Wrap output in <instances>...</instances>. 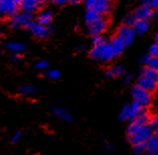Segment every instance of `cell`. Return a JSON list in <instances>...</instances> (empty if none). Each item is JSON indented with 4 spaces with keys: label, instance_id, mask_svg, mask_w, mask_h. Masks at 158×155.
<instances>
[{
    "label": "cell",
    "instance_id": "6da1fadb",
    "mask_svg": "<svg viewBox=\"0 0 158 155\" xmlns=\"http://www.w3.org/2000/svg\"><path fill=\"white\" fill-rule=\"evenodd\" d=\"M131 94H132L134 101L138 103L141 107L147 108L152 103V95L151 93L143 90L138 86H134L131 89Z\"/></svg>",
    "mask_w": 158,
    "mask_h": 155
},
{
    "label": "cell",
    "instance_id": "7a4b0ae2",
    "mask_svg": "<svg viewBox=\"0 0 158 155\" xmlns=\"http://www.w3.org/2000/svg\"><path fill=\"white\" fill-rule=\"evenodd\" d=\"M32 22V15L31 13L27 12H20L17 13L15 16L9 18L8 25L11 29H17L21 26L23 27H27V26Z\"/></svg>",
    "mask_w": 158,
    "mask_h": 155
},
{
    "label": "cell",
    "instance_id": "3957f363",
    "mask_svg": "<svg viewBox=\"0 0 158 155\" xmlns=\"http://www.w3.org/2000/svg\"><path fill=\"white\" fill-rule=\"evenodd\" d=\"M152 133L153 131L148 125L141 126L138 128V130L134 134L129 135V142L132 145L137 144V143H145L152 135Z\"/></svg>",
    "mask_w": 158,
    "mask_h": 155
},
{
    "label": "cell",
    "instance_id": "277c9868",
    "mask_svg": "<svg viewBox=\"0 0 158 155\" xmlns=\"http://www.w3.org/2000/svg\"><path fill=\"white\" fill-rule=\"evenodd\" d=\"M107 26H108L107 19L104 16H101L98 19H96V20H94L93 22L88 23L87 31L92 36H100V34H102L107 29Z\"/></svg>",
    "mask_w": 158,
    "mask_h": 155
},
{
    "label": "cell",
    "instance_id": "5b68a950",
    "mask_svg": "<svg viewBox=\"0 0 158 155\" xmlns=\"http://www.w3.org/2000/svg\"><path fill=\"white\" fill-rule=\"evenodd\" d=\"M28 31L32 34L33 36H36L38 38H45L49 36V33L52 31V27L49 26L41 25L40 23L37 21H32L27 26Z\"/></svg>",
    "mask_w": 158,
    "mask_h": 155
},
{
    "label": "cell",
    "instance_id": "8992f818",
    "mask_svg": "<svg viewBox=\"0 0 158 155\" xmlns=\"http://www.w3.org/2000/svg\"><path fill=\"white\" fill-rule=\"evenodd\" d=\"M0 9H1L2 14L9 18L15 16L18 13V5L13 0H1Z\"/></svg>",
    "mask_w": 158,
    "mask_h": 155
},
{
    "label": "cell",
    "instance_id": "52a82bcc",
    "mask_svg": "<svg viewBox=\"0 0 158 155\" xmlns=\"http://www.w3.org/2000/svg\"><path fill=\"white\" fill-rule=\"evenodd\" d=\"M116 36L118 38H120V40L125 44V45H129V44H131V42H132L134 40L135 32L132 27L122 25L121 27H119V29L117 30Z\"/></svg>",
    "mask_w": 158,
    "mask_h": 155
},
{
    "label": "cell",
    "instance_id": "ba28073f",
    "mask_svg": "<svg viewBox=\"0 0 158 155\" xmlns=\"http://www.w3.org/2000/svg\"><path fill=\"white\" fill-rule=\"evenodd\" d=\"M91 9L103 16V15L110 13L112 9V2L111 0H94Z\"/></svg>",
    "mask_w": 158,
    "mask_h": 155
},
{
    "label": "cell",
    "instance_id": "9c48e42d",
    "mask_svg": "<svg viewBox=\"0 0 158 155\" xmlns=\"http://www.w3.org/2000/svg\"><path fill=\"white\" fill-rule=\"evenodd\" d=\"M153 11L154 10L150 8V7L141 5L138 7V8L135 9L132 14L134 15L136 20H147L148 21V19L152 17Z\"/></svg>",
    "mask_w": 158,
    "mask_h": 155
},
{
    "label": "cell",
    "instance_id": "30bf717a",
    "mask_svg": "<svg viewBox=\"0 0 158 155\" xmlns=\"http://www.w3.org/2000/svg\"><path fill=\"white\" fill-rule=\"evenodd\" d=\"M116 57L114 53V50L112 48L110 42H105L102 44L101 48V52H100V60L103 61H110Z\"/></svg>",
    "mask_w": 158,
    "mask_h": 155
},
{
    "label": "cell",
    "instance_id": "8fae6325",
    "mask_svg": "<svg viewBox=\"0 0 158 155\" xmlns=\"http://www.w3.org/2000/svg\"><path fill=\"white\" fill-rule=\"evenodd\" d=\"M137 86L139 87V88H141V89H143V90H145V91L151 93V92L156 90L157 82L140 76L139 79L137 80Z\"/></svg>",
    "mask_w": 158,
    "mask_h": 155
},
{
    "label": "cell",
    "instance_id": "7c38bea8",
    "mask_svg": "<svg viewBox=\"0 0 158 155\" xmlns=\"http://www.w3.org/2000/svg\"><path fill=\"white\" fill-rule=\"evenodd\" d=\"M146 152L148 155H156L158 151V135L157 133H152L149 139L145 142Z\"/></svg>",
    "mask_w": 158,
    "mask_h": 155
},
{
    "label": "cell",
    "instance_id": "4fadbf2b",
    "mask_svg": "<svg viewBox=\"0 0 158 155\" xmlns=\"http://www.w3.org/2000/svg\"><path fill=\"white\" fill-rule=\"evenodd\" d=\"M52 19V13L51 9H45L42 10L41 12L38 14L37 16V22L40 23L41 25L48 26V24L51 23Z\"/></svg>",
    "mask_w": 158,
    "mask_h": 155
},
{
    "label": "cell",
    "instance_id": "5bb4252c",
    "mask_svg": "<svg viewBox=\"0 0 158 155\" xmlns=\"http://www.w3.org/2000/svg\"><path fill=\"white\" fill-rule=\"evenodd\" d=\"M110 44L112 46V48L114 50L115 56H120L121 53L123 52V50L125 48V44L123 42L120 38H118L117 36H115L113 40H111Z\"/></svg>",
    "mask_w": 158,
    "mask_h": 155
},
{
    "label": "cell",
    "instance_id": "9a60e30c",
    "mask_svg": "<svg viewBox=\"0 0 158 155\" xmlns=\"http://www.w3.org/2000/svg\"><path fill=\"white\" fill-rule=\"evenodd\" d=\"M135 33L137 34H142L145 33L149 28V22L147 20H136L132 26Z\"/></svg>",
    "mask_w": 158,
    "mask_h": 155
},
{
    "label": "cell",
    "instance_id": "2e32d148",
    "mask_svg": "<svg viewBox=\"0 0 158 155\" xmlns=\"http://www.w3.org/2000/svg\"><path fill=\"white\" fill-rule=\"evenodd\" d=\"M20 8L22 9L23 12H27V13H31L33 11H35L38 9L36 2L34 0H23L20 4Z\"/></svg>",
    "mask_w": 158,
    "mask_h": 155
},
{
    "label": "cell",
    "instance_id": "e0dca14e",
    "mask_svg": "<svg viewBox=\"0 0 158 155\" xmlns=\"http://www.w3.org/2000/svg\"><path fill=\"white\" fill-rule=\"evenodd\" d=\"M52 113L59 119L63 120V121H65V122H71L72 121L71 114L69 113L67 110L63 109V108H53Z\"/></svg>",
    "mask_w": 158,
    "mask_h": 155
},
{
    "label": "cell",
    "instance_id": "ac0fdd59",
    "mask_svg": "<svg viewBox=\"0 0 158 155\" xmlns=\"http://www.w3.org/2000/svg\"><path fill=\"white\" fill-rule=\"evenodd\" d=\"M4 46L13 53H19L25 49V44L22 42H7Z\"/></svg>",
    "mask_w": 158,
    "mask_h": 155
},
{
    "label": "cell",
    "instance_id": "d6986e66",
    "mask_svg": "<svg viewBox=\"0 0 158 155\" xmlns=\"http://www.w3.org/2000/svg\"><path fill=\"white\" fill-rule=\"evenodd\" d=\"M141 108H143V107H141L139 104L136 103L135 101H133V103L131 104V105H129V120L130 121H134V120L136 119Z\"/></svg>",
    "mask_w": 158,
    "mask_h": 155
},
{
    "label": "cell",
    "instance_id": "ffe728a7",
    "mask_svg": "<svg viewBox=\"0 0 158 155\" xmlns=\"http://www.w3.org/2000/svg\"><path fill=\"white\" fill-rule=\"evenodd\" d=\"M124 73V68L120 65H114V67L110 68L106 73V76L108 78H114V77H119Z\"/></svg>",
    "mask_w": 158,
    "mask_h": 155
},
{
    "label": "cell",
    "instance_id": "44dd1931",
    "mask_svg": "<svg viewBox=\"0 0 158 155\" xmlns=\"http://www.w3.org/2000/svg\"><path fill=\"white\" fill-rule=\"evenodd\" d=\"M141 77L147 78V79L155 81V82H157V81H158V73H157V72L153 71V69H150L148 68H143V69H141Z\"/></svg>",
    "mask_w": 158,
    "mask_h": 155
},
{
    "label": "cell",
    "instance_id": "7402d4cb",
    "mask_svg": "<svg viewBox=\"0 0 158 155\" xmlns=\"http://www.w3.org/2000/svg\"><path fill=\"white\" fill-rule=\"evenodd\" d=\"M18 91L20 94L25 95V96H31L35 93V88L30 86V85H22L19 87Z\"/></svg>",
    "mask_w": 158,
    "mask_h": 155
},
{
    "label": "cell",
    "instance_id": "603a6c76",
    "mask_svg": "<svg viewBox=\"0 0 158 155\" xmlns=\"http://www.w3.org/2000/svg\"><path fill=\"white\" fill-rule=\"evenodd\" d=\"M102 15H100L98 12H96V11L92 10V9H89V10H87L86 15H85V19H86L87 23H90V22H93L94 20H96V19H98Z\"/></svg>",
    "mask_w": 158,
    "mask_h": 155
},
{
    "label": "cell",
    "instance_id": "cb8c5ba5",
    "mask_svg": "<svg viewBox=\"0 0 158 155\" xmlns=\"http://www.w3.org/2000/svg\"><path fill=\"white\" fill-rule=\"evenodd\" d=\"M133 151H134V153H136L138 155L144 154L146 152V144L145 143H137V144H134Z\"/></svg>",
    "mask_w": 158,
    "mask_h": 155
},
{
    "label": "cell",
    "instance_id": "d4e9b609",
    "mask_svg": "<svg viewBox=\"0 0 158 155\" xmlns=\"http://www.w3.org/2000/svg\"><path fill=\"white\" fill-rule=\"evenodd\" d=\"M135 21H136V19H135L133 14H127L126 16L124 17V19H123V25L132 27V26L134 25Z\"/></svg>",
    "mask_w": 158,
    "mask_h": 155
},
{
    "label": "cell",
    "instance_id": "484cf974",
    "mask_svg": "<svg viewBox=\"0 0 158 155\" xmlns=\"http://www.w3.org/2000/svg\"><path fill=\"white\" fill-rule=\"evenodd\" d=\"M119 119L121 121H127V120H129V105H125L122 108L120 114H119Z\"/></svg>",
    "mask_w": 158,
    "mask_h": 155
},
{
    "label": "cell",
    "instance_id": "4316f807",
    "mask_svg": "<svg viewBox=\"0 0 158 155\" xmlns=\"http://www.w3.org/2000/svg\"><path fill=\"white\" fill-rule=\"evenodd\" d=\"M105 42H106V38L104 37L102 34H100V36H93V40H92L93 46L101 45L103 44H105Z\"/></svg>",
    "mask_w": 158,
    "mask_h": 155
},
{
    "label": "cell",
    "instance_id": "83f0119b",
    "mask_svg": "<svg viewBox=\"0 0 158 155\" xmlns=\"http://www.w3.org/2000/svg\"><path fill=\"white\" fill-rule=\"evenodd\" d=\"M60 72L57 69H48V72H45V76L51 80H57L60 78Z\"/></svg>",
    "mask_w": 158,
    "mask_h": 155
},
{
    "label": "cell",
    "instance_id": "f1b7e54d",
    "mask_svg": "<svg viewBox=\"0 0 158 155\" xmlns=\"http://www.w3.org/2000/svg\"><path fill=\"white\" fill-rule=\"evenodd\" d=\"M142 5L150 7L151 9H155L158 5V0H142Z\"/></svg>",
    "mask_w": 158,
    "mask_h": 155
},
{
    "label": "cell",
    "instance_id": "f546056e",
    "mask_svg": "<svg viewBox=\"0 0 158 155\" xmlns=\"http://www.w3.org/2000/svg\"><path fill=\"white\" fill-rule=\"evenodd\" d=\"M149 127L151 128V130L154 133H156V131L158 130V118L156 115H154L151 117V121H150Z\"/></svg>",
    "mask_w": 158,
    "mask_h": 155
},
{
    "label": "cell",
    "instance_id": "4dcf8cb0",
    "mask_svg": "<svg viewBox=\"0 0 158 155\" xmlns=\"http://www.w3.org/2000/svg\"><path fill=\"white\" fill-rule=\"evenodd\" d=\"M148 55L153 57H157V55H158V44H157V41H154V44L151 46H150V48L148 50Z\"/></svg>",
    "mask_w": 158,
    "mask_h": 155
},
{
    "label": "cell",
    "instance_id": "1f68e13d",
    "mask_svg": "<svg viewBox=\"0 0 158 155\" xmlns=\"http://www.w3.org/2000/svg\"><path fill=\"white\" fill-rule=\"evenodd\" d=\"M146 68L157 72V69H158V59L157 57H152V60L149 61V64L146 65Z\"/></svg>",
    "mask_w": 158,
    "mask_h": 155
},
{
    "label": "cell",
    "instance_id": "d6a6232c",
    "mask_svg": "<svg viewBox=\"0 0 158 155\" xmlns=\"http://www.w3.org/2000/svg\"><path fill=\"white\" fill-rule=\"evenodd\" d=\"M48 67V63L47 61H40L35 64V69H45Z\"/></svg>",
    "mask_w": 158,
    "mask_h": 155
},
{
    "label": "cell",
    "instance_id": "836d02e7",
    "mask_svg": "<svg viewBox=\"0 0 158 155\" xmlns=\"http://www.w3.org/2000/svg\"><path fill=\"white\" fill-rule=\"evenodd\" d=\"M152 57H153L149 56V55H145V56H143V57H141V60H140V63H141L142 65H147L149 64V61L152 60Z\"/></svg>",
    "mask_w": 158,
    "mask_h": 155
},
{
    "label": "cell",
    "instance_id": "e575fe53",
    "mask_svg": "<svg viewBox=\"0 0 158 155\" xmlns=\"http://www.w3.org/2000/svg\"><path fill=\"white\" fill-rule=\"evenodd\" d=\"M21 137V132H16L14 135H13V137L12 139H11V141L12 142H16L17 140H19V138Z\"/></svg>",
    "mask_w": 158,
    "mask_h": 155
},
{
    "label": "cell",
    "instance_id": "d590c367",
    "mask_svg": "<svg viewBox=\"0 0 158 155\" xmlns=\"http://www.w3.org/2000/svg\"><path fill=\"white\" fill-rule=\"evenodd\" d=\"M132 79H133L132 75H131V73H127V75L125 76V78H124V82L126 84H128V83L131 82V81H132Z\"/></svg>",
    "mask_w": 158,
    "mask_h": 155
},
{
    "label": "cell",
    "instance_id": "8d00e7d4",
    "mask_svg": "<svg viewBox=\"0 0 158 155\" xmlns=\"http://www.w3.org/2000/svg\"><path fill=\"white\" fill-rule=\"evenodd\" d=\"M11 59H12V61H18L21 59V57L19 53H13V55L11 56Z\"/></svg>",
    "mask_w": 158,
    "mask_h": 155
},
{
    "label": "cell",
    "instance_id": "74e56055",
    "mask_svg": "<svg viewBox=\"0 0 158 155\" xmlns=\"http://www.w3.org/2000/svg\"><path fill=\"white\" fill-rule=\"evenodd\" d=\"M34 1L36 2V4H37V7H38V9H40L42 6H44V1L45 0H34Z\"/></svg>",
    "mask_w": 158,
    "mask_h": 155
},
{
    "label": "cell",
    "instance_id": "f35d334b",
    "mask_svg": "<svg viewBox=\"0 0 158 155\" xmlns=\"http://www.w3.org/2000/svg\"><path fill=\"white\" fill-rule=\"evenodd\" d=\"M69 2H71V0H57L56 3L59 5H64L65 3H69Z\"/></svg>",
    "mask_w": 158,
    "mask_h": 155
},
{
    "label": "cell",
    "instance_id": "ab89813d",
    "mask_svg": "<svg viewBox=\"0 0 158 155\" xmlns=\"http://www.w3.org/2000/svg\"><path fill=\"white\" fill-rule=\"evenodd\" d=\"M85 48H86V45L82 44V45H80V46H78V48H77V50H78V52H81V50H83Z\"/></svg>",
    "mask_w": 158,
    "mask_h": 155
},
{
    "label": "cell",
    "instance_id": "60d3db41",
    "mask_svg": "<svg viewBox=\"0 0 158 155\" xmlns=\"http://www.w3.org/2000/svg\"><path fill=\"white\" fill-rule=\"evenodd\" d=\"M105 145H106V147H107V149H109V150H113V147H112V145L111 144H109L108 142H105Z\"/></svg>",
    "mask_w": 158,
    "mask_h": 155
},
{
    "label": "cell",
    "instance_id": "b9f144b4",
    "mask_svg": "<svg viewBox=\"0 0 158 155\" xmlns=\"http://www.w3.org/2000/svg\"><path fill=\"white\" fill-rule=\"evenodd\" d=\"M80 2H81V0H71V3H73V4H78Z\"/></svg>",
    "mask_w": 158,
    "mask_h": 155
},
{
    "label": "cell",
    "instance_id": "7bdbcfd3",
    "mask_svg": "<svg viewBox=\"0 0 158 155\" xmlns=\"http://www.w3.org/2000/svg\"><path fill=\"white\" fill-rule=\"evenodd\" d=\"M13 1H14V2L16 3V4L18 5V4H20V3H21L22 1H23V0H13Z\"/></svg>",
    "mask_w": 158,
    "mask_h": 155
},
{
    "label": "cell",
    "instance_id": "ee69618b",
    "mask_svg": "<svg viewBox=\"0 0 158 155\" xmlns=\"http://www.w3.org/2000/svg\"><path fill=\"white\" fill-rule=\"evenodd\" d=\"M49 1H52V2H55V3H56V2L57 1V0H49Z\"/></svg>",
    "mask_w": 158,
    "mask_h": 155
},
{
    "label": "cell",
    "instance_id": "f6af8a7d",
    "mask_svg": "<svg viewBox=\"0 0 158 155\" xmlns=\"http://www.w3.org/2000/svg\"><path fill=\"white\" fill-rule=\"evenodd\" d=\"M0 2H1V0H0ZM2 15V12H1V9H0V16Z\"/></svg>",
    "mask_w": 158,
    "mask_h": 155
},
{
    "label": "cell",
    "instance_id": "bcb514c9",
    "mask_svg": "<svg viewBox=\"0 0 158 155\" xmlns=\"http://www.w3.org/2000/svg\"><path fill=\"white\" fill-rule=\"evenodd\" d=\"M2 40V34L0 33V40Z\"/></svg>",
    "mask_w": 158,
    "mask_h": 155
},
{
    "label": "cell",
    "instance_id": "7dc6e473",
    "mask_svg": "<svg viewBox=\"0 0 158 155\" xmlns=\"http://www.w3.org/2000/svg\"><path fill=\"white\" fill-rule=\"evenodd\" d=\"M141 155H145V154H141Z\"/></svg>",
    "mask_w": 158,
    "mask_h": 155
}]
</instances>
